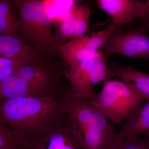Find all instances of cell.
<instances>
[{
    "instance_id": "obj_2",
    "label": "cell",
    "mask_w": 149,
    "mask_h": 149,
    "mask_svg": "<svg viewBox=\"0 0 149 149\" xmlns=\"http://www.w3.org/2000/svg\"><path fill=\"white\" fill-rule=\"evenodd\" d=\"M67 112L85 149H115L120 139L108 119L89 97H77L70 88L66 95Z\"/></svg>"
},
{
    "instance_id": "obj_6",
    "label": "cell",
    "mask_w": 149,
    "mask_h": 149,
    "mask_svg": "<svg viewBox=\"0 0 149 149\" xmlns=\"http://www.w3.org/2000/svg\"><path fill=\"white\" fill-rule=\"evenodd\" d=\"M28 149H85L74 122L68 113L40 138L29 145Z\"/></svg>"
},
{
    "instance_id": "obj_13",
    "label": "cell",
    "mask_w": 149,
    "mask_h": 149,
    "mask_svg": "<svg viewBox=\"0 0 149 149\" xmlns=\"http://www.w3.org/2000/svg\"><path fill=\"white\" fill-rule=\"evenodd\" d=\"M111 77H119L143 96L149 100V74L139 71L131 66L112 63L108 66Z\"/></svg>"
},
{
    "instance_id": "obj_17",
    "label": "cell",
    "mask_w": 149,
    "mask_h": 149,
    "mask_svg": "<svg viewBox=\"0 0 149 149\" xmlns=\"http://www.w3.org/2000/svg\"><path fill=\"white\" fill-rule=\"evenodd\" d=\"M52 22L55 29L54 37L58 47L62 45L63 42L74 38V28L70 11L62 17L53 19Z\"/></svg>"
},
{
    "instance_id": "obj_9",
    "label": "cell",
    "mask_w": 149,
    "mask_h": 149,
    "mask_svg": "<svg viewBox=\"0 0 149 149\" xmlns=\"http://www.w3.org/2000/svg\"><path fill=\"white\" fill-rule=\"evenodd\" d=\"M97 3L119 27L136 19L144 18L149 13V0H98Z\"/></svg>"
},
{
    "instance_id": "obj_12",
    "label": "cell",
    "mask_w": 149,
    "mask_h": 149,
    "mask_svg": "<svg viewBox=\"0 0 149 149\" xmlns=\"http://www.w3.org/2000/svg\"><path fill=\"white\" fill-rule=\"evenodd\" d=\"M125 119L118 133L120 139L149 136V100L136 107Z\"/></svg>"
},
{
    "instance_id": "obj_20",
    "label": "cell",
    "mask_w": 149,
    "mask_h": 149,
    "mask_svg": "<svg viewBox=\"0 0 149 149\" xmlns=\"http://www.w3.org/2000/svg\"><path fill=\"white\" fill-rule=\"evenodd\" d=\"M23 65L24 64L0 57V81L11 75H15Z\"/></svg>"
},
{
    "instance_id": "obj_14",
    "label": "cell",
    "mask_w": 149,
    "mask_h": 149,
    "mask_svg": "<svg viewBox=\"0 0 149 149\" xmlns=\"http://www.w3.org/2000/svg\"><path fill=\"white\" fill-rule=\"evenodd\" d=\"M29 97L36 96L18 76L11 75L0 81V101Z\"/></svg>"
},
{
    "instance_id": "obj_7",
    "label": "cell",
    "mask_w": 149,
    "mask_h": 149,
    "mask_svg": "<svg viewBox=\"0 0 149 149\" xmlns=\"http://www.w3.org/2000/svg\"><path fill=\"white\" fill-rule=\"evenodd\" d=\"M147 32L140 26L126 32L116 33L109 37L102 52L109 57L117 53L133 58L149 59V37Z\"/></svg>"
},
{
    "instance_id": "obj_19",
    "label": "cell",
    "mask_w": 149,
    "mask_h": 149,
    "mask_svg": "<svg viewBox=\"0 0 149 149\" xmlns=\"http://www.w3.org/2000/svg\"><path fill=\"white\" fill-rule=\"evenodd\" d=\"M115 149H149V137L125 138Z\"/></svg>"
},
{
    "instance_id": "obj_15",
    "label": "cell",
    "mask_w": 149,
    "mask_h": 149,
    "mask_svg": "<svg viewBox=\"0 0 149 149\" xmlns=\"http://www.w3.org/2000/svg\"><path fill=\"white\" fill-rule=\"evenodd\" d=\"M13 2L0 0V34L18 36V19L13 11Z\"/></svg>"
},
{
    "instance_id": "obj_5",
    "label": "cell",
    "mask_w": 149,
    "mask_h": 149,
    "mask_svg": "<svg viewBox=\"0 0 149 149\" xmlns=\"http://www.w3.org/2000/svg\"><path fill=\"white\" fill-rule=\"evenodd\" d=\"M119 27L113 23L101 31L76 37L58 47L63 61L69 66L99 56L109 37L119 32Z\"/></svg>"
},
{
    "instance_id": "obj_21",
    "label": "cell",
    "mask_w": 149,
    "mask_h": 149,
    "mask_svg": "<svg viewBox=\"0 0 149 149\" xmlns=\"http://www.w3.org/2000/svg\"><path fill=\"white\" fill-rule=\"evenodd\" d=\"M141 19L142 22H141V26L144 27L147 31H149V13L144 18Z\"/></svg>"
},
{
    "instance_id": "obj_22",
    "label": "cell",
    "mask_w": 149,
    "mask_h": 149,
    "mask_svg": "<svg viewBox=\"0 0 149 149\" xmlns=\"http://www.w3.org/2000/svg\"><path fill=\"white\" fill-rule=\"evenodd\" d=\"M148 137H149V136H148Z\"/></svg>"
},
{
    "instance_id": "obj_3",
    "label": "cell",
    "mask_w": 149,
    "mask_h": 149,
    "mask_svg": "<svg viewBox=\"0 0 149 149\" xmlns=\"http://www.w3.org/2000/svg\"><path fill=\"white\" fill-rule=\"evenodd\" d=\"M18 11L19 30L32 40L39 54H53L58 52L52 27V19L48 13L45 1H12Z\"/></svg>"
},
{
    "instance_id": "obj_10",
    "label": "cell",
    "mask_w": 149,
    "mask_h": 149,
    "mask_svg": "<svg viewBox=\"0 0 149 149\" xmlns=\"http://www.w3.org/2000/svg\"><path fill=\"white\" fill-rule=\"evenodd\" d=\"M96 57L77 63L65 70V74L72 86L71 92L75 97H89L95 93L93 88L96 85L93 68Z\"/></svg>"
},
{
    "instance_id": "obj_11",
    "label": "cell",
    "mask_w": 149,
    "mask_h": 149,
    "mask_svg": "<svg viewBox=\"0 0 149 149\" xmlns=\"http://www.w3.org/2000/svg\"><path fill=\"white\" fill-rule=\"evenodd\" d=\"M40 54L23 42L19 36L0 34V57L22 64H43Z\"/></svg>"
},
{
    "instance_id": "obj_4",
    "label": "cell",
    "mask_w": 149,
    "mask_h": 149,
    "mask_svg": "<svg viewBox=\"0 0 149 149\" xmlns=\"http://www.w3.org/2000/svg\"><path fill=\"white\" fill-rule=\"evenodd\" d=\"M91 101L115 125L126 119L136 107L146 100L133 88L119 80L103 82L98 93L90 97Z\"/></svg>"
},
{
    "instance_id": "obj_1",
    "label": "cell",
    "mask_w": 149,
    "mask_h": 149,
    "mask_svg": "<svg viewBox=\"0 0 149 149\" xmlns=\"http://www.w3.org/2000/svg\"><path fill=\"white\" fill-rule=\"evenodd\" d=\"M66 95L0 101V121L29 146L67 114Z\"/></svg>"
},
{
    "instance_id": "obj_16",
    "label": "cell",
    "mask_w": 149,
    "mask_h": 149,
    "mask_svg": "<svg viewBox=\"0 0 149 149\" xmlns=\"http://www.w3.org/2000/svg\"><path fill=\"white\" fill-rule=\"evenodd\" d=\"M70 13L74 28V38L85 35L89 30L91 15L90 6L74 4L70 9Z\"/></svg>"
},
{
    "instance_id": "obj_18",
    "label": "cell",
    "mask_w": 149,
    "mask_h": 149,
    "mask_svg": "<svg viewBox=\"0 0 149 149\" xmlns=\"http://www.w3.org/2000/svg\"><path fill=\"white\" fill-rule=\"evenodd\" d=\"M28 149V144L22 141L13 130L0 121V149Z\"/></svg>"
},
{
    "instance_id": "obj_8",
    "label": "cell",
    "mask_w": 149,
    "mask_h": 149,
    "mask_svg": "<svg viewBox=\"0 0 149 149\" xmlns=\"http://www.w3.org/2000/svg\"><path fill=\"white\" fill-rule=\"evenodd\" d=\"M15 75L24 80L36 97H63L68 91H58V80L42 65H23Z\"/></svg>"
}]
</instances>
